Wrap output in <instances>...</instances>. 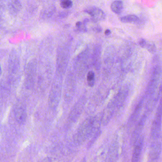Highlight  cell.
Instances as JSON below:
<instances>
[{
	"label": "cell",
	"mask_w": 162,
	"mask_h": 162,
	"mask_svg": "<svg viewBox=\"0 0 162 162\" xmlns=\"http://www.w3.org/2000/svg\"><path fill=\"white\" fill-rule=\"evenodd\" d=\"M75 83L73 76L68 75L66 79L64 88V97L66 100H69L73 97L75 91Z\"/></svg>",
	"instance_id": "9c48e42d"
},
{
	"label": "cell",
	"mask_w": 162,
	"mask_h": 162,
	"mask_svg": "<svg viewBox=\"0 0 162 162\" xmlns=\"http://www.w3.org/2000/svg\"><path fill=\"white\" fill-rule=\"evenodd\" d=\"M87 81L88 86L90 87H93L95 81V75L94 72L90 71L88 72L87 75Z\"/></svg>",
	"instance_id": "2e32d148"
},
{
	"label": "cell",
	"mask_w": 162,
	"mask_h": 162,
	"mask_svg": "<svg viewBox=\"0 0 162 162\" xmlns=\"http://www.w3.org/2000/svg\"><path fill=\"white\" fill-rule=\"evenodd\" d=\"M146 48L151 53H154L156 51V47L155 44L152 42H147Z\"/></svg>",
	"instance_id": "ac0fdd59"
},
{
	"label": "cell",
	"mask_w": 162,
	"mask_h": 162,
	"mask_svg": "<svg viewBox=\"0 0 162 162\" xmlns=\"http://www.w3.org/2000/svg\"><path fill=\"white\" fill-rule=\"evenodd\" d=\"M111 31L109 29H107V30H106L105 31V34L106 35H109L111 34Z\"/></svg>",
	"instance_id": "7402d4cb"
},
{
	"label": "cell",
	"mask_w": 162,
	"mask_h": 162,
	"mask_svg": "<svg viewBox=\"0 0 162 162\" xmlns=\"http://www.w3.org/2000/svg\"><path fill=\"white\" fill-rule=\"evenodd\" d=\"M20 60L19 55L16 50H13L10 53L8 61V69L11 78H15L19 73Z\"/></svg>",
	"instance_id": "8992f818"
},
{
	"label": "cell",
	"mask_w": 162,
	"mask_h": 162,
	"mask_svg": "<svg viewBox=\"0 0 162 162\" xmlns=\"http://www.w3.org/2000/svg\"><path fill=\"white\" fill-rule=\"evenodd\" d=\"M69 58V50L67 46L59 47L57 54V75L61 76L64 74L67 69Z\"/></svg>",
	"instance_id": "3957f363"
},
{
	"label": "cell",
	"mask_w": 162,
	"mask_h": 162,
	"mask_svg": "<svg viewBox=\"0 0 162 162\" xmlns=\"http://www.w3.org/2000/svg\"><path fill=\"white\" fill-rule=\"evenodd\" d=\"M100 52H101V47L99 45H96L95 46L93 50V54H92V61L93 64L97 66L99 61L100 57Z\"/></svg>",
	"instance_id": "5bb4252c"
},
{
	"label": "cell",
	"mask_w": 162,
	"mask_h": 162,
	"mask_svg": "<svg viewBox=\"0 0 162 162\" xmlns=\"http://www.w3.org/2000/svg\"><path fill=\"white\" fill-rule=\"evenodd\" d=\"M86 103V98L84 97L80 98L75 103L71 110L69 116V123L72 124L77 121L83 112Z\"/></svg>",
	"instance_id": "52a82bcc"
},
{
	"label": "cell",
	"mask_w": 162,
	"mask_h": 162,
	"mask_svg": "<svg viewBox=\"0 0 162 162\" xmlns=\"http://www.w3.org/2000/svg\"><path fill=\"white\" fill-rule=\"evenodd\" d=\"M85 23L83 22H82V24L81 26H79V27L77 28V29H78V31H80V32H86L87 31V29Z\"/></svg>",
	"instance_id": "d6986e66"
},
{
	"label": "cell",
	"mask_w": 162,
	"mask_h": 162,
	"mask_svg": "<svg viewBox=\"0 0 162 162\" xmlns=\"http://www.w3.org/2000/svg\"><path fill=\"white\" fill-rule=\"evenodd\" d=\"M89 57V47L86 48L84 51L79 53L76 58L74 67L78 74H83L87 68L88 61Z\"/></svg>",
	"instance_id": "5b68a950"
},
{
	"label": "cell",
	"mask_w": 162,
	"mask_h": 162,
	"mask_svg": "<svg viewBox=\"0 0 162 162\" xmlns=\"http://www.w3.org/2000/svg\"><path fill=\"white\" fill-rule=\"evenodd\" d=\"M120 21L123 23H131V22H137L139 21V19L136 15H128L124 16L120 18Z\"/></svg>",
	"instance_id": "9a60e30c"
},
{
	"label": "cell",
	"mask_w": 162,
	"mask_h": 162,
	"mask_svg": "<svg viewBox=\"0 0 162 162\" xmlns=\"http://www.w3.org/2000/svg\"><path fill=\"white\" fill-rule=\"evenodd\" d=\"M68 15V14H67L66 12L64 11V13H61L59 14V16L61 18H65L67 15Z\"/></svg>",
	"instance_id": "44dd1931"
},
{
	"label": "cell",
	"mask_w": 162,
	"mask_h": 162,
	"mask_svg": "<svg viewBox=\"0 0 162 162\" xmlns=\"http://www.w3.org/2000/svg\"><path fill=\"white\" fill-rule=\"evenodd\" d=\"M60 5L63 9H69L73 6V2L71 0H61Z\"/></svg>",
	"instance_id": "e0dca14e"
},
{
	"label": "cell",
	"mask_w": 162,
	"mask_h": 162,
	"mask_svg": "<svg viewBox=\"0 0 162 162\" xmlns=\"http://www.w3.org/2000/svg\"><path fill=\"white\" fill-rule=\"evenodd\" d=\"M56 11V8L54 6H51L45 8L41 12V16L43 19H48L54 14Z\"/></svg>",
	"instance_id": "4fadbf2b"
},
{
	"label": "cell",
	"mask_w": 162,
	"mask_h": 162,
	"mask_svg": "<svg viewBox=\"0 0 162 162\" xmlns=\"http://www.w3.org/2000/svg\"><path fill=\"white\" fill-rule=\"evenodd\" d=\"M61 77L57 75V78L55 79L51 88L49 97V104L51 109H56L61 100L62 93Z\"/></svg>",
	"instance_id": "7a4b0ae2"
},
{
	"label": "cell",
	"mask_w": 162,
	"mask_h": 162,
	"mask_svg": "<svg viewBox=\"0 0 162 162\" xmlns=\"http://www.w3.org/2000/svg\"><path fill=\"white\" fill-rule=\"evenodd\" d=\"M85 13L91 16L92 20L94 22L101 21L105 20L106 18V14L104 11L99 8L96 7H91L84 11Z\"/></svg>",
	"instance_id": "30bf717a"
},
{
	"label": "cell",
	"mask_w": 162,
	"mask_h": 162,
	"mask_svg": "<svg viewBox=\"0 0 162 162\" xmlns=\"http://www.w3.org/2000/svg\"><path fill=\"white\" fill-rule=\"evenodd\" d=\"M14 115L16 121L19 124H24L27 119V111L25 106L21 102L15 104L14 109Z\"/></svg>",
	"instance_id": "ba28073f"
},
{
	"label": "cell",
	"mask_w": 162,
	"mask_h": 162,
	"mask_svg": "<svg viewBox=\"0 0 162 162\" xmlns=\"http://www.w3.org/2000/svg\"><path fill=\"white\" fill-rule=\"evenodd\" d=\"M37 68V61L36 59H32L26 65L25 69L24 84L28 89L34 87L36 78Z\"/></svg>",
	"instance_id": "277c9868"
},
{
	"label": "cell",
	"mask_w": 162,
	"mask_h": 162,
	"mask_svg": "<svg viewBox=\"0 0 162 162\" xmlns=\"http://www.w3.org/2000/svg\"><path fill=\"white\" fill-rule=\"evenodd\" d=\"M111 9L115 14H121L123 9V3L121 1H115L112 3Z\"/></svg>",
	"instance_id": "7c38bea8"
},
{
	"label": "cell",
	"mask_w": 162,
	"mask_h": 162,
	"mask_svg": "<svg viewBox=\"0 0 162 162\" xmlns=\"http://www.w3.org/2000/svg\"><path fill=\"white\" fill-rule=\"evenodd\" d=\"M140 46L143 48H146V45H147V42L146 40H145L143 39H141V40L139 41V42Z\"/></svg>",
	"instance_id": "ffe728a7"
},
{
	"label": "cell",
	"mask_w": 162,
	"mask_h": 162,
	"mask_svg": "<svg viewBox=\"0 0 162 162\" xmlns=\"http://www.w3.org/2000/svg\"><path fill=\"white\" fill-rule=\"evenodd\" d=\"M22 5L19 0H11L8 4V11L11 16L17 15L22 9Z\"/></svg>",
	"instance_id": "8fae6325"
},
{
	"label": "cell",
	"mask_w": 162,
	"mask_h": 162,
	"mask_svg": "<svg viewBox=\"0 0 162 162\" xmlns=\"http://www.w3.org/2000/svg\"><path fill=\"white\" fill-rule=\"evenodd\" d=\"M96 119L94 118H88L82 123L75 135V143L81 145L91 137L95 131Z\"/></svg>",
	"instance_id": "6da1fadb"
}]
</instances>
